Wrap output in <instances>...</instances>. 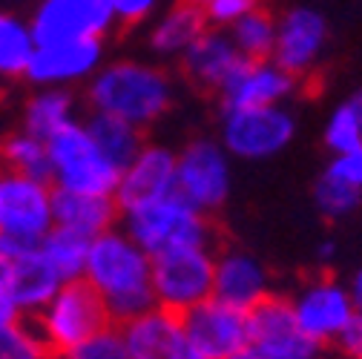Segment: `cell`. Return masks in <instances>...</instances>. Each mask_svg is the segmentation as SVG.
I'll list each match as a JSON object with an SVG mask.
<instances>
[{
	"instance_id": "obj_1",
	"label": "cell",
	"mask_w": 362,
	"mask_h": 359,
	"mask_svg": "<svg viewBox=\"0 0 362 359\" xmlns=\"http://www.w3.org/2000/svg\"><path fill=\"white\" fill-rule=\"evenodd\" d=\"M83 279L101 293L115 325L139 317L156 305L153 256L121 224L93 239Z\"/></svg>"
},
{
	"instance_id": "obj_2",
	"label": "cell",
	"mask_w": 362,
	"mask_h": 359,
	"mask_svg": "<svg viewBox=\"0 0 362 359\" xmlns=\"http://www.w3.org/2000/svg\"><path fill=\"white\" fill-rule=\"evenodd\" d=\"M83 101L95 112H110L147 129L173 107V81L144 61H112L86 81Z\"/></svg>"
},
{
	"instance_id": "obj_3",
	"label": "cell",
	"mask_w": 362,
	"mask_h": 359,
	"mask_svg": "<svg viewBox=\"0 0 362 359\" xmlns=\"http://www.w3.org/2000/svg\"><path fill=\"white\" fill-rule=\"evenodd\" d=\"M121 228L150 256L161 250H173V247H196V245L218 242L213 216L202 213L178 193L124 210Z\"/></svg>"
},
{
	"instance_id": "obj_4",
	"label": "cell",
	"mask_w": 362,
	"mask_h": 359,
	"mask_svg": "<svg viewBox=\"0 0 362 359\" xmlns=\"http://www.w3.org/2000/svg\"><path fill=\"white\" fill-rule=\"evenodd\" d=\"M47 153L52 164V184L78 193L115 196L121 167L95 144L83 121H72L47 139Z\"/></svg>"
},
{
	"instance_id": "obj_5",
	"label": "cell",
	"mask_w": 362,
	"mask_h": 359,
	"mask_svg": "<svg viewBox=\"0 0 362 359\" xmlns=\"http://www.w3.org/2000/svg\"><path fill=\"white\" fill-rule=\"evenodd\" d=\"M32 322L47 342L49 356H72V351L81 342H86L95 331L107 328L112 319L101 293L86 279H72L61 285V290L40 313H35Z\"/></svg>"
},
{
	"instance_id": "obj_6",
	"label": "cell",
	"mask_w": 362,
	"mask_h": 359,
	"mask_svg": "<svg viewBox=\"0 0 362 359\" xmlns=\"http://www.w3.org/2000/svg\"><path fill=\"white\" fill-rule=\"evenodd\" d=\"M296 136V115L285 104L228 107L221 110L218 139L233 158L267 161L279 155Z\"/></svg>"
},
{
	"instance_id": "obj_7",
	"label": "cell",
	"mask_w": 362,
	"mask_h": 359,
	"mask_svg": "<svg viewBox=\"0 0 362 359\" xmlns=\"http://www.w3.org/2000/svg\"><path fill=\"white\" fill-rule=\"evenodd\" d=\"M216 245H196V247H173L153 256V290L156 305L187 313L190 307L202 305L213 296V276H216Z\"/></svg>"
},
{
	"instance_id": "obj_8",
	"label": "cell",
	"mask_w": 362,
	"mask_h": 359,
	"mask_svg": "<svg viewBox=\"0 0 362 359\" xmlns=\"http://www.w3.org/2000/svg\"><path fill=\"white\" fill-rule=\"evenodd\" d=\"M325 348L310 339L291 305V296L267 293L247 310L245 359H313Z\"/></svg>"
},
{
	"instance_id": "obj_9",
	"label": "cell",
	"mask_w": 362,
	"mask_h": 359,
	"mask_svg": "<svg viewBox=\"0 0 362 359\" xmlns=\"http://www.w3.org/2000/svg\"><path fill=\"white\" fill-rule=\"evenodd\" d=\"M230 153L221 141L193 139L178 153L175 170V193L199 207L207 216H216L230 199L233 190V164Z\"/></svg>"
},
{
	"instance_id": "obj_10",
	"label": "cell",
	"mask_w": 362,
	"mask_h": 359,
	"mask_svg": "<svg viewBox=\"0 0 362 359\" xmlns=\"http://www.w3.org/2000/svg\"><path fill=\"white\" fill-rule=\"evenodd\" d=\"M187 359H245L247 310L216 296L181 313Z\"/></svg>"
},
{
	"instance_id": "obj_11",
	"label": "cell",
	"mask_w": 362,
	"mask_h": 359,
	"mask_svg": "<svg viewBox=\"0 0 362 359\" xmlns=\"http://www.w3.org/2000/svg\"><path fill=\"white\" fill-rule=\"evenodd\" d=\"M52 196V182L0 167V233L40 242L55 224Z\"/></svg>"
},
{
	"instance_id": "obj_12",
	"label": "cell",
	"mask_w": 362,
	"mask_h": 359,
	"mask_svg": "<svg viewBox=\"0 0 362 359\" xmlns=\"http://www.w3.org/2000/svg\"><path fill=\"white\" fill-rule=\"evenodd\" d=\"M293 313L302 325V331L316 339L322 348L337 345L342 331L356 317V305L351 296L348 282H339L331 273H320L308 279L293 296H291Z\"/></svg>"
},
{
	"instance_id": "obj_13",
	"label": "cell",
	"mask_w": 362,
	"mask_h": 359,
	"mask_svg": "<svg viewBox=\"0 0 362 359\" xmlns=\"http://www.w3.org/2000/svg\"><path fill=\"white\" fill-rule=\"evenodd\" d=\"M29 26L35 43H61L78 37H107L118 20L112 0H37Z\"/></svg>"
},
{
	"instance_id": "obj_14",
	"label": "cell",
	"mask_w": 362,
	"mask_h": 359,
	"mask_svg": "<svg viewBox=\"0 0 362 359\" xmlns=\"http://www.w3.org/2000/svg\"><path fill=\"white\" fill-rule=\"evenodd\" d=\"M104 64V37H78L61 43H37L26 66L32 86H72L89 81Z\"/></svg>"
},
{
	"instance_id": "obj_15",
	"label": "cell",
	"mask_w": 362,
	"mask_h": 359,
	"mask_svg": "<svg viewBox=\"0 0 362 359\" xmlns=\"http://www.w3.org/2000/svg\"><path fill=\"white\" fill-rule=\"evenodd\" d=\"M328 47V20L322 12L310 6H293L282 18H276V43L274 58L288 72L308 78L316 64L322 61V52Z\"/></svg>"
},
{
	"instance_id": "obj_16",
	"label": "cell",
	"mask_w": 362,
	"mask_h": 359,
	"mask_svg": "<svg viewBox=\"0 0 362 359\" xmlns=\"http://www.w3.org/2000/svg\"><path fill=\"white\" fill-rule=\"evenodd\" d=\"M302 86V78L279 66L274 58H245L230 81L218 89L221 110L228 107H270L291 101Z\"/></svg>"
},
{
	"instance_id": "obj_17",
	"label": "cell",
	"mask_w": 362,
	"mask_h": 359,
	"mask_svg": "<svg viewBox=\"0 0 362 359\" xmlns=\"http://www.w3.org/2000/svg\"><path fill=\"white\" fill-rule=\"evenodd\" d=\"M175 170H178V153H173L164 144H144L135 158L121 170L115 201L124 210H132L139 204L164 199L175 193Z\"/></svg>"
},
{
	"instance_id": "obj_18",
	"label": "cell",
	"mask_w": 362,
	"mask_h": 359,
	"mask_svg": "<svg viewBox=\"0 0 362 359\" xmlns=\"http://www.w3.org/2000/svg\"><path fill=\"white\" fill-rule=\"evenodd\" d=\"M127 359H187L181 317L161 305L121 322Z\"/></svg>"
},
{
	"instance_id": "obj_19",
	"label": "cell",
	"mask_w": 362,
	"mask_h": 359,
	"mask_svg": "<svg viewBox=\"0 0 362 359\" xmlns=\"http://www.w3.org/2000/svg\"><path fill=\"white\" fill-rule=\"evenodd\" d=\"M178 61H181V69H185V75L193 86L218 95V89L230 81V75L239 69L245 55L236 49V43H233L228 29L207 26Z\"/></svg>"
},
{
	"instance_id": "obj_20",
	"label": "cell",
	"mask_w": 362,
	"mask_h": 359,
	"mask_svg": "<svg viewBox=\"0 0 362 359\" xmlns=\"http://www.w3.org/2000/svg\"><path fill=\"white\" fill-rule=\"evenodd\" d=\"M267 293H270V276L253 253L239 247L216 250V276H213L216 299L250 310Z\"/></svg>"
},
{
	"instance_id": "obj_21",
	"label": "cell",
	"mask_w": 362,
	"mask_h": 359,
	"mask_svg": "<svg viewBox=\"0 0 362 359\" xmlns=\"http://www.w3.org/2000/svg\"><path fill=\"white\" fill-rule=\"evenodd\" d=\"M52 216H55V224H64V228H72L93 239L121 224V207L115 196L78 193V190H61V187H55V196H52Z\"/></svg>"
},
{
	"instance_id": "obj_22",
	"label": "cell",
	"mask_w": 362,
	"mask_h": 359,
	"mask_svg": "<svg viewBox=\"0 0 362 359\" xmlns=\"http://www.w3.org/2000/svg\"><path fill=\"white\" fill-rule=\"evenodd\" d=\"M64 279L49 264V259L40 253V242L35 250L23 253L21 259L12 261V279H9V293L23 310V317H35L49 305V299L61 290Z\"/></svg>"
},
{
	"instance_id": "obj_23",
	"label": "cell",
	"mask_w": 362,
	"mask_h": 359,
	"mask_svg": "<svg viewBox=\"0 0 362 359\" xmlns=\"http://www.w3.org/2000/svg\"><path fill=\"white\" fill-rule=\"evenodd\" d=\"M207 15L193 0H178L173 9H167L153 32H150V49L158 58H181L190 43L207 29Z\"/></svg>"
},
{
	"instance_id": "obj_24",
	"label": "cell",
	"mask_w": 362,
	"mask_h": 359,
	"mask_svg": "<svg viewBox=\"0 0 362 359\" xmlns=\"http://www.w3.org/2000/svg\"><path fill=\"white\" fill-rule=\"evenodd\" d=\"M78 115V98L69 86H37L23 107V129L47 141L52 132L72 124Z\"/></svg>"
},
{
	"instance_id": "obj_25",
	"label": "cell",
	"mask_w": 362,
	"mask_h": 359,
	"mask_svg": "<svg viewBox=\"0 0 362 359\" xmlns=\"http://www.w3.org/2000/svg\"><path fill=\"white\" fill-rule=\"evenodd\" d=\"M83 124H86V129H89V136L95 139V144H98L121 170L135 158V153L144 147V129L135 126L132 121L118 118V115L89 110V115H86Z\"/></svg>"
},
{
	"instance_id": "obj_26",
	"label": "cell",
	"mask_w": 362,
	"mask_h": 359,
	"mask_svg": "<svg viewBox=\"0 0 362 359\" xmlns=\"http://www.w3.org/2000/svg\"><path fill=\"white\" fill-rule=\"evenodd\" d=\"M89 247H93V236H83L72 228H64V224H52L40 239V253L49 259L64 282L83 279Z\"/></svg>"
},
{
	"instance_id": "obj_27",
	"label": "cell",
	"mask_w": 362,
	"mask_h": 359,
	"mask_svg": "<svg viewBox=\"0 0 362 359\" xmlns=\"http://www.w3.org/2000/svg\"><path fill=\"white\" fill-rule=\"evenodd\" d=\"M35 35L29 20L0 9V78L18 81L26 75V66L35 55Z\"/></svg>"
},
{
	"instance_id": "obj_28",
	"label": "cell",
	"mask_w": 362,
	"mask_h": 359,
	"mask_svg": "<svg viewBox=\"0 0 362 359\" xmlns=\"http://www.w3.org/2000/svg\"><path fill=\"white\" fill-rule=\"evenodd\" d=\"M0 167H9L43 182H52V164H49V153H47V141L29 129H18L0 141Z\"/></svg>"
},
{
	"instance_id": "obj_29",
	"label": "cell",
	"mask_w": 362,
	"mask_h": 359,
	"mask_svg": "<svg viewBox=\"0 0 362 359\" xmlns=\"http://www.w3.org/2000/svg\"><path fill=\"white\" fill-rule=\"evenodd\" d=\"M230 37L236 43V49L250 58V61H259V58H270L274 55V43H276V18L270 15L262 4L256 9H250L245 18H239L230 29Z\"/></svg>"
},
{
	"instance_id": "obj_30",
	"label": "cell",
	"mask_w": 362,
	"mask_h": 359,
	"mask_svg": "<svg viewBox=\"0 0 362 359\" xmlns=\"http://www.w3.org/2000/svg\"><path fill=\"white\" fill-rule=\"evenodd\" d=\"M313 204L322 218L339 221V218L354 216L362 207V190L348 184L345 178L334 175L331 170H325L313 184Z\"/></svg>"
},
{
	"instance_id": "obj_31",
	"label": "cell",
	"mask_w": 362,
	"mask_h": 359,
	"mask_svg": "<svg viewBox=\"0 0 362 359\" xmlns=\"http://www.w3.org/2000/svg\"><path fill=\"white\" fill-rule=\"evenodd\" d=\"M40 356H49V348L43 342L37 325L32 322V317L0 325V359H40Z\"/></svg>"
},
{
	"instance_id": "obj_32",
	"label": "cell",
	"mask_w": 362,
	"mask_h": 359,
	"mask_svg": "<svg viewBox=\"0 0 362 359\" xmlns=\"http://www.w3.org/2000/svg\"><path fill=\"white\" fill-rule=\"evenodd\" d=\"M356 144H362V118L354 112L348 101H342L325 124V147L331 153H342Z\"/></svg>"
},
{
	"instance_id": "obj_33",
	"label": "cell",
	"mask_w": 362,
	"mask_h": 359,
	"mask_svg": "<svg viewBox=\"0 0 362 359\" xmlns=\"http://www.w3.org/2000/svg\"><path fill=\"white\" fill-rule=\"evenodd\" d=\"M69 359H127L121 325L110 322L107 328L95 331L86 342H81V345L72 351Z\"/></svg>"
},
{
	"instance_id": "obj_34",
	"label": "cell",
	"mask_w": 362,
	"mask_h": 359,
	"mask_svg": "<svg viewBox=\"0 0 362 359\" xmlns=\"http://www.w3.org/2000/svg\"><path fill=\"white\" fill-rule=\"evenodd\" d=\"M256 6H259V0H210V4L204 6V15H207L210 26L230 29L239 18H245Z\"/></svg>"
},
{
	"instance_id": "obj_35",
	"label": "cell",
	"mask_w": 362,
	"mask_h": 359,
	"mask_svg": "<svg viewBox=\"0 0 362 359\" xmlns=\"http://www.w3.org/2000/svg\"><path fill=\"white\" fill-rule=\"evenodd\" d=\"M325 170H331L334 175L345 178L348 184L362 190V144H356L351 150H342V153H334V158Z\"/></svg>"
},
{
	"instance_id": "obj_36",
	"label": "cell",
	"mask_w": 362,
	"mask_h": 359,
	"mask_svg": "<svg viewBox=\"0 0 362 359\" xmlns=\"http://www.w3.org/2000/svg\"><path fill=\"white\" fill-rule=\"evenodd\" d=\"M112 6L118 26H139L156 12L158 0H112Z\"/></svg>"
},
{
	"instance_id": "obj_37",
	"label": "cell",
	"mask_w": 362,
	"mask_h": 359,
	"mask_svg": "<svg viewBox=\"0 0 362 359\" xmlns=\"http://www.w3.org/2000/svg\"><path fill=\"white\" fill-rule=\"evenodd\" d=\"M334 348H339V353H345L351 359H362V310H356V317L342 331V336L337 339Z\"/></svg>"
},
{
	"instance_id": "obj_38",
	"label": "cell",
	"mask_w": 362,
	"mask_h": 359,
	"mask_svg": "<svg viewBox=\"0 0 362 359\" xmlns=\"http://www.w3.org/2000/svg\"><path fill=\"white\" fill-rule=\"evenodd\" d=\"M18 319H23V310L12 299L9 288H0V325H9V322H18Z\"/></svg>"
},
{
	"instance_id": "obj_39",
	"label": "cell",
	"mask_w": 362,
	"mask_h": 359,
	"mask_svg": "<svg viewBox=\"0 0 362 359\" xmlns=\"http://www.w3.org/2000/svg\"><path fill=\"white\" fill-rule=\"evenodd\" d=\"M348 288H351V296H354V305H356V310H362V261L356 264V271L351 273V279H348Z\"/></svg>"
},
{
	"instance_id": "obj_40",
	"label": "cell",
	"mask_w": 362,
	"mask_h": 359,
	"mask_svg": "<svg viewBox=\"0 0 362 359\" xmlns=\"http://www.w3.org/2000/svg\"><path fill=\"white\" fill-rule=\"evenodd\" d=\"M9 279H12V259L0 253V288H9Z\"/></svg>"
},
{
	"instance_id": "obj_41",
	"label": "cell",
	"mask_w": 362,
	"mask_h": 359,
	"mask_svg": "<svg viewBox=\"0 0 362 359\" xmlns=\"http://www.w3.org/2000/svg\"><path fill=\"white\" fill-rule=\"evenodd\" d=\"M334 253H337V245H334L331 239H325V242H320V245H316V256H320L322 261H328Z\"/></svg>"
},
{
	"instance_id": "obj_42",
	"label": "cell",
	"mask_w": 362,
	"mask_h": 359,
	"mask_svg": "<svg viewBox=\"0 0 362 359\" xmlns=\"http://www.w3.org/2000/svg\"><path fill=\"white\" fill-rule=\"evenodd\" d=\"M348 104H351V107H354V112L362 118V89H356V93L348 98Z\"/></svg>"
},
{
	"instance_id": "obj_43",
	"label": "cell",
	"mask_w": 362,
	"mask_h": 359,
	"mask_svg": "<svg viewBox=\"0 0 362 359\" xmlns=\"http://www.w3.org/2000/svg\"><path fill=\"white\" fill-rule=\"evenodd\" d=\"M193 4H199V6H202V9H204V6H207V4H210V0H193Z\"/></svg>"
}]
</instances>
